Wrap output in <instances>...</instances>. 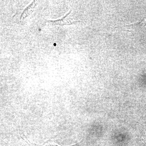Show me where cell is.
I'll return each mask as SVG.
<instances>
[{"mask_svg":"<svg viewBox=\"0 0 146 146\" xmlns=\"http://www.w3.org/2000/svg\"><path fill=\"white\" fill-rule=\"evenodd\" d=\"M139 25H141V26L143 25H146V18L144 19L142 22H141V23H139Z\"/></svg>","mask_w":146,"mask_h":146,"instance_id":"1","label":"cell"}]
</instances>
